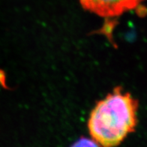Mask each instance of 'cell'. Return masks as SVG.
Segmentation results:
<instances>
[{
    "label": "cell",
    "mask_w": 147,
    "mask_h": 147,
    "mask_svg": "<svg viewBox=\"0 0 147 147\" xmlns=\"http://www.w3.org/2000/svg\"><path fill=\"white\" fill-rule=\"evenodd\" d=\"M138 102L116 87L92 110L88 128L92 138L103 147H116L135 130Z\"/></svg>",
    "instance_id": "6da1fadb"
},
{
    "label": "cell",
    "mask_w": 147,
    "mask_h": 147,
    "mask_svg": "<svg viewBox=\"0 0 147 147\" xmlns=\"http://www.w3.org/2000/svg\"><path fill=\"white\" fill-rule=\"evenodd\" d=\"M85 10L101 18L119 17L135 9L145 0H79Z\"/></svg>",
    "instance_id": "7a4b0ae2"
},
{
    "label": "cell",
    "mask_w": 147,
    "mask_h": 147,
    "mask_svg": "<svg viewBox=\"0 0 147 147\" xmlns=\"http://www.w3.org/2000/svg\"><path fill=\"white\" fill-rule=\"evenodd\" d=\"M71 147H101L93 139L82 138L76 141Z\"/></svg>",
    "instance_id": "3957f363"
}]
</instances>
